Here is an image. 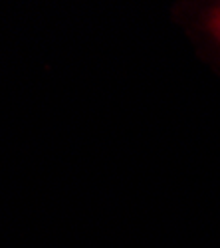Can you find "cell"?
I'll use <instances>...</instances> for the list:
<instances>
[{"instance_id":"6da1fadb","label":"cell","mask_w":220,"mask_h":248,"mask_svg":"<svg viewBox=\"0 0 220 248\" xmlns=\"http://www.w3.org/2000/svg\"><path fill=\"white\" fill-rule=\"evenodd\" d=\"M206 28L208 32L220 42V6H214L206 14Z\"/></svg>"}]
</instances>
